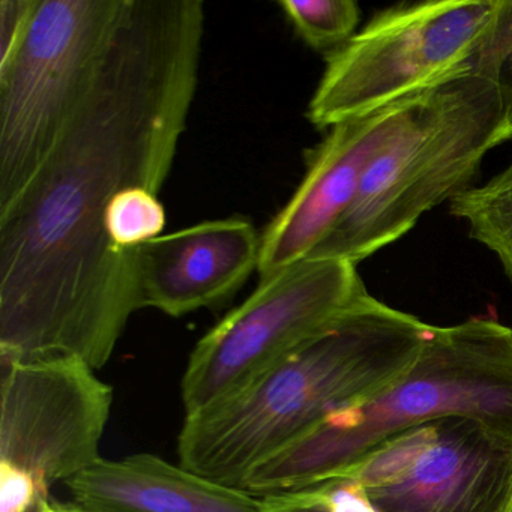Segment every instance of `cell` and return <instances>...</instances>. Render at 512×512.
<instances>
[{"instance_id":"6da1fadb","label":"cell","mask_w":512,"mask_h":512,"mask_svg":"<svg viewBox=\"0 0 512 512\" xmlns=\"http://www.w3.org/2000/svg\"><path fill=\"white\" fill-rule=\"evenodd\" d=\"M200 0H124L82 100L23 193L0 211V361L100 370L142 310L137 257L113 250L110 206L160 194L196 97Z\"/></svg>"},{"instance_id":"277c9868","label":"cell","mask_w":512,"mask_h":512,"mask_svg":"<svg viewBox=\"0 0 512 512\" xmlns=\"http://www.w3.org/2000/svg\"><path fill=\"white\" fill-rule=\"evenodd\" d=\"M506 140L496 80L470 68L422 92L368 167L352 206L307 259L358 265L379 253L467 190L488 152Z\"/></svg>"},{"instance_id":"e0dca14e","label":"cell","mask_w":512,"mask_h":512,"mask_svg":"<svg viewBox=\"0 0 512 512\" xmlns=\"http://www.w3.org/2000/svg\"><path fill=\"white\" fill-rule=\"evenodd\" d=\"M40 0H0V65L22 46Z\"/></svg>"},{"instance_id":"9a60e30c","label":"cell","mask_w":512,"mask_h":512,"mask_svg":"<svg viewBox=\"0 0 512 512\" xmlns=\"http://www.w3.org/2000/svg\"><path fill=\"white\" fill-rule=\"evenodd\" d=\"M158 196L148 188H133L110 206L106 232L116 253L136 259L142 245L163 235L166 209Z\"/></svg>"},{"instance_id":"7402d4cb","label":"cell","mask_w":512,"mask_h":512,"mask_svg":"<svg viewBox=\"0 0 512 512\" xmlns=\"http://www.w3.org/2000/svg\"><path fill=\"white\" fill-rule=\"evenodd\" d=\"M505 512H512V490H511V496H509L508 505H506Z\"/></svg>"},{"instance_id":"4fadbf2b","label":"cell","mask_w":512,"mask_h":512,"mask_svg":"<svg viewBox=\"0 0 512 512\" xmlns=\"http://www.w3.org/2000/svg\"><path fill=\"white\" fill-rule=\"evenodd\" d=\"M449 212L466 221L470 238L499 259L512 283V163L487 184L457 194Z\"/></svg>"},{"instance_id":"52a82bcc","label":"cell","mask_w":512,"mask_h":512,"mask_svg":"<svg viewBox=\"0 0 512 512\" xmlns=\"http://www.w3.org/2000/svg\"><path fill=\"white\" fill-rule=\"evenodd\" d=\"M367 295L355 263L343 259H304L260 280L191 352L182 377L185 413L232 397Z\"/></svg>"},{"instance_id":"44dd1931","label":"cell","mask_w":512,"mask_h":512,"mask_svg":"<svg viewBox=\"0 0 512 512\" xmlns=\"http://www.w3.org/2000/svg\"><path fill=\"white\" fill-rule=\"evenodd\" d=\"M49 502V499L43 500V502L37 503V505L32 506V508H29L28 511L25 512H46Z\"/></svg>"},{"instance_id":"8992f818","label":"cell","mask_w":512,"mask_h":512,"mask_svg":"<svg viewBox=\"0 0 512 512\" xmlns=\"http://www.w3.org/2000/svg\"><path fill=\"white\" fill-rule=\"evenodd\" d=\"M122 8L124 0H40L22 46L0 65V211L55 148Z\"/></svg>"},{"instance_id":"7c38bea8","label":"cell","mask_w":512,"mask_h":512,"mask_svg":"<svg viewBox=\"0 0 512 512\" xmlns=\"http://www.w3.org/2000/svg\"><path fill=\"white\" fill-rule=\"evenodd\" d=\"M92 512H265V499L152 454L104 460L65 482Z\"/></svg>"},{"instance_id":"5b68a950","label":"cell","mask_w":512,"mask_h":512,"mask_svg":"<svg viewBox=\"0 0 512 512\" xmlns=\"http://www.w3.org/2000/svg\"><path fill=\"white\" fill-rule=\"evenodd\" d=\"M499 0H434L380 11L326 59L308 104L314 127L332 128L421 94L472 68Z\"/></svg>"},{"instance_id":"ac0fdd59","label":"cell","mask_w":512,"mask_h":512,"mask_svg":"<svg viewBox=\"0 0 512 512\" xmlns=\"http://www.w3.org/2000/svg\"><path fill=\"white\" fill-rule=\"evenodd\" d=\"M265 512H329L325 493L320 485L265 496Z\"/></svg>"},{"instance_id":"2e32d148","label":"cell","mask_w":512,"mask_h":512,"mask_svg":"<svg viewBox=\"0 0 512 512\" xmlns=\"http://www.w3.org/2000/svg\"><path fill=\"white\" fill-rule=\"evenodd\" d=\"M512 52V0H499L496 16L472 59L476 74L496 79L497 68Z\"/></svg>"},{"instance_id":"ffe728a7","label":"cell","mask_w":512,"mask_h":512,"mask_svg":"<svg viewBox=\"0 0 512 512\" xmlns=\"http://www.w3.org/2000/svg\"><path fill=\"white\" fill-rule=\"evenodd\" d=\"M46 512H92L88 511V509L80 508L76 503H58L52 502L50 500L49 505H47Z\"/></svg>"},{"instance_id":"3957f363","label":"cell","mask_w":512,"mask_h":512,"mask_svg":"<svg viewBox=\"0 0 512 512\" xmlns=\"http://www.w3.org/2000/svg\"><path fill=\"white\" fill-rule=\"evenodd\" d=\"M467 418L512 440V329L493 319L430 326L415 361L376 394L332 413L250 470L257 497L337 478L410 428Z\"/></svg>"},{"instance_id":"5bb4252c","label":"cell","mask_w":512,"mask_h":512,"mask_svg":"<svg viewBox=\"0 0 512 512\" xmlns=\"http://www.w3.org/2000/svg\"><path fill=\"white\" fill-rule=\"evenodd\" d=\"M281 10L314 50H335L355 35L359 7L353 0H281Z\"/></svg>"},{"instance_id":"d6986e66","label":"cell","mask_w":512,"mask_h":512,"mask_svg":"<svg viewBox=\"0 0 512 512\" xmlns=\"http://www.w3.org/2000/svg\"><path fill=\"white\" fill-rule=\"evenodd\" d=\"M496 85L502 101L503 118L512 139V52L503 59L497 68Z\"/></svg>"},{"instance_id":"8fae6325","label":"cell","mask_w":512,"mask_h":512,"mask_svg":"<svg viewBox=\"0 0 512 512\" xmlns=\"http://www.w3.org/2000/svg\"><path fill=\"white\" fill-rule=\"evenodd\" d=\"M262 235L244 217L205 221L137 251L142 308L182 317L235 295L259 266Z\"/></svg>"},{"instance_id":"30bf717a","label":"cell","mask_w":512,"mask_h":512,"mask_svg":"<svg viewBox=\"0 0 512 512\" xmlns=\"http://www.w3.org/2000/svg\"><path fill=\"white\" fill-rule=\"evenodd\" d=\"M421 94L331 128L311 155L298 190L262 233L260 280L307 259L331 233L352 206L368 167L398 133Z\"/></svg>"},{"instance_id":"7a4b0ae2","label":"cell","mask_w":512,"mask_h":512,"mask_svg":"<svg viewBox=\"0 0 512 512\" xmlns=\"http://www.w3.org/2000/svg\"><path fill=\"white\" fill-rule=\"evenodd\" d=\"M430 326L367 295L250 385L185 416L179 463L239 488L257 464L415 361Z\"/></svg>"},{"instance_id":"ba28073f","label":"cell","mask_w":512,"mask_h":512,"mask_svg":"<svg viewBox=\"0 0 512 512\" xmlns=\"http://www.w3.org/2000/svg\"><path fill=\"white\" fill-rule=\"evenodd\" d=\"M337 478L356 482L377 512H505L512 440L473 419H437L397 434Z\"/></svg>"},{"instance_id":"9c48e42d","label":"cell","mask_w":512,"mask_h":512,"mask_svg":"<svg viewBox=\"0 0 512 512\" xmlns=\"http://www.w3.org/2000/svg\"><path fill=\"white\" fill-rule=\"evenodd\" d=\"M0 464L50 488L100 460L112 386L79 358L0 361Z\"/></svg>"}]
</instances>
